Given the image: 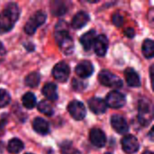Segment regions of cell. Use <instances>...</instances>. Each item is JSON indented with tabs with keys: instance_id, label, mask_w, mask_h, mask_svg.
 <instances>
[{
	"instance_id": "1",
	"label": "cell",
	"mask_w": 154,
	"mask_h": 154,
	"mask_svg": "<svg viewBox=\"0 0 154 154\" xmlns=\"http://www.w3.org/2000/svg\"><path fill=\"white\" fill-rule=\"evenodd\" d=\"M20 15L19 6L15 3L8 4L0 13V33L12 30Z\"/></svg>"
},
{
	"instance_id": "2",
	"label": "cell",
	"mask_w": 154,
	"mask_h": 154,
	"mask_svg": "<svg viewBox=\"0 0 154 154\" xmlns=\"http://www.w3.org/2000/svg\"><path fill=\"white\" fill-rule=\"evenodd\" d=\"M54 35L61 51L67 55L71 54L74 50V43L72 38L69 34L68 25L65 21H60L57 23Z\"/></svg>"
},
{
	"instance_id": "3",
	"label": "cell",
	"mask_w": 154,
	"mask_h": 154,
	"mask_svg": "<svg viewBox=\"0 0 154 154\" xmlns=\"http://www.w3.org/2000/svg\"><path fill=\"white\" fill-rule=\"evenodd\" d=\"M98 79L102 85L108 87V88H121L123 87L122 79L107 69H104L100 71L98 75Z\"/></svg>"
},
{
	"instance_id": "4",
	"label": "cell",
	"mask_w": 154,
	"mask_h": 154,
	"mask_svg": "<svg viewBox=\"0 0 154 154\" xmlns=\"http://www.w3.org/2000/svg\"><path fill=\"white\" fill-rule=\"evenodd\" d=\"M46 18H47V15L42 11L36 12L27 21V23L24 26V32L27 34H33L36 32L37 28L44 23V22L46 21Z\"/></svg>"
},
{
	"instance_id": "5",
	"label": "cell",
	"mask_w": 154,
	"mask_h": 154,
	"mask_svg": "<svg viewBox=\"0 0 154 154\" xmlns=\"http://www.w3.org/2000/svg\"><path fill=\"white\" fill-rule=\"evenodd\" d=\"M139 121L143 125H148L152 118V107L149 100L143 99L139 102Z\"/></svg>"
},
{
	"instance_id": "6",
	"label": "cell",
	"mask_w": 154,
	"mask_h": 154,
	"mask_svg": "<svg viewBox=\"0 0 154 154\" xmlns=\"http://www.w3.org/2000/svg\"><path fill=\"white\" fill-rule=\"evenodd\" d=\"M105 102H106V106H110L111 108L118 109V108L123 107L125 105L126 100H125V97L122 93L115 90V91L110 92L106 96Z\"/></svg>"
},
{
	"instance_id": "7",
	"label": "cell",
	"mask_w": 154,
	"mask_h": 154,
	"mask_svg": "<svg viewBox=\"0 0 154 154\" xmlns=\"http://www.w3.org/2000/svg\"><path fill=\"white\" fill-rule=\"evenodd\" d=\"M68 111L72 116V118L78 121L84 119L87 115V110L84 104L77 100H73L69 104Z\"/></svg>"
},
{
	"instance_id": "8",
	"label": "cell",
	"mask_w": 154,
	"mask_h": 154,
	"mask_svg": "<svg viewBox=\"0 0 154 154\" xmlns=\"http://www.w3.org/2000/svg\"><path fill=\"white\" fill-rule=\"evenodd\" d=\"M70 69L69 66L65 61H60L57 63L53 69H52V75L60 82H65L69 77Z\"/></svg>"
},
{
	"instance_id": "9",
	"label": "cell",
	"mask_w": 154,
	"mask_h": 154,
	"mask_svg": "<svg viewBox=\"0 0 154 154\" xmlns=\"http://www.w3.org/2000/svg\"><path fill=\"white\" fill-rule=\"evenodd\" d=\"M122 148L126 153H135L138 152L140 148V143L136 137L129 134V135H125L122 139Z\"/></svg>"
},
{
	"instance_id": "10",
	"label": "cell",
	"mask_w": 154,
	"mask_h": 154,
	"mask_svg": "<svg viewBox=\"0 0 154 154\" xmlns=\"http://www.w3.org/2000/svg\"><path fill=\"white\" fill-rule=\"evenodd\" d=\"M111 125L116 133L121 134H126L129 131V125L126 120L119 115H115L111 117Z\"/></svg>"
},
{
	"instance_id": "11",
	"label": "cell",
	"mask_w": 154,
	"mask_h": 154,
	"mask_svg": "<svg viewBox=\"0 0 154 154\" xmlns=\"http://www.w3.org/2000/svg\"><path fill=\"white\" fill-rule=\"evenodd\" d=\"M89 139H90L91 143L97 148L104 147L106 145V134L99 128H94L90 131Z\"/></svg>"
},
{
	"instance_id": "12",
	"label": "cell",
	"mask_w": 154,
	"mask_h": 154,
	"mask_svg": "<svg viewBox=\"0 0 154 154\" xmlns=\"http://www.w3.org/2000/svg\"><path fill=\"white\" fill-rule=\"evenodd\" d=\"M75 71L77 73L78 76H79L82 79H87L88 77H90L93 72H94V67L92 65V63L88 60H83L81 62H79L76 69Z\"/></svg>"
},
{
	"instance_id": "13",
	"label": "cell",
	"mask_w": 154,
	"mask_h": 154,
	"mask_svg": "<svg viewBox=\"0 0 154 154\" xmlns=\"http://www.w3.org/2000/svg\"><path fill=\"white\" fill-rule=\"evenodd\" d=\"M94 50L97 55L103 57L106 55L107 48H108V40L106 35L101 34L97 36L95 40V42L93 44Z\"/></svg>"
},
{
	"instance_id": "14",
	"label": "cell",
	"mask_w": 154,
	"mask_h": 154,
	"mask_svg": "<svg viewBox=\"0 0 154 154\" xmlns=\"http://www.w3.org/2000/svg\"><path fill=\"white\" fill-rule=\"evenodd\" d=\"M88 104L90 110L97 115L104 114L107 108V106H106L105 100H103L102 98H99V97H93V98L89 99Z\"/></svg>"
},
{
	"instance_id": "15",
	"label": "cell",
	"mask_w": 154,
	"mask_h": 154,
	"mask_svg": "<svg viewBox=\"0 0 154 154\" xmlns=\"http://www.w3.org/2000/svg\"><path fill=\"white\" fill-rule=\"evenodd\" d=\"M88 21H89L88 14L84 11H80V12L77 13L74 15V17L72 18L71 26L73 29L79 30V29H81L82 27H84L88 23Z\"/></svg>"
},
{
	"instance_id": "16",
	"label": "cell",
	"mask_w": 154,
	"mask_h": 154,
	"mask_svg": "<svg viewBox=\"0 0 154 154\" xmlns=\"http://www.w3.org/2000/svg\"><path fill=\"white\" fill-rule=\"evenodd\" d=\"M125 77L126 83L132 88H138L141 86V79L138 73L132 68H128L125 70Z\"/></svg>"
},
{
	"instance_id": "17",
	"label": "cell",
	"mask_w": 154,
	"mask_h": 154,
	"mask_svg": "<svg viewBox=\"0 0 154 154\" xmlns=\"http://www.w3.org/2000/svg\"><path fill=\"white\" fill-rule=\"evenodd\" d=\"M96 38H97V32L95 30L88 31L80 37L79 41H80L81 45L85 49V51H89L93 47Z\"/></svg>"
},
{
	"instance_id": "18",
	"label": "cell",
	"mask_w": 154,
	"mask_h": 154,
	"mask_svg": "<svg viewBox=\"0 0 154 154\" xmlns=\"http://www.w3.org/2000/svg\"><path fill=\"white\" fill-rule=\"evenodd\" d=\"M32 127L34 131L42 135H45L50 132V125L43 118L37 117L32 122Z\"/></svg>"
},
{
	"instance_id": "19",
	"label": "cell",
	"mask_w": 154,
	"mask_h": 154,
	"mask_svg": "<svg viewBox=\"0 0 154 154\" xmlns=\"http://www.w3.org/2000/svg\"><path fill=\"white\" fill-rule=\"evenodd\" d=\"M42 95L51 101H55L58 98V90L57 86L53 83H47L42 88Z\"/></svg>"
},
{
	"instance_id": "20",
	"label": "cell",
	"mask_w": 154,
	"mask_h": 154,
	"mask_svg": "<svg viewBox=\"0 0 154 154\" xmlns=\"http://www.w3.org/2000/svg\"><path fill=\"white\" fill-rule=\"evenodd\" d=\"M23 142L17 138H13L8 142L7 144V150L11 153H19L23 150Z\"/></svg>"
},
{
	"instance_id": "21",
	"label": "cell",
	"mask_w": 154,
	"mask_h": 154,
	"mask_svg": "<svg viewBox=\"0 0 154 154\" xmlns=\"http://www.w3.org/2000/svg\"><path fill=\"white\" fill-rule=\"evenodd\" d=\"M143 54L147 59L153 58L154 55V43L151 39H147L143 43Z\"/></svg>"
},
{
	"instance_id": "22",
	"label": "cell",
	"mask_w": 154,
	"mask_h": 154,
	"mask_svg": "<svg viewBox=\"0 0 154 154\" xmlns=\"http://www.w3.org/2000/svg\"><path fill=\"white\" fill-rule=\"evenodd\" d=\"M23 106L27 109H32L36 105V97L32 92H27L22 97Z\"/></svg>"
},
{
	"instance_id": "23",
	"label": "cell",
	"mask_w": 154,
	"mask_h": 154,
	"mask_svg": "<svg viewBox=\"0 0 154 154\" xmlns=\"http://www.w3.org/2000/svg\"><path fill=\"white\" fill-rule=\"evenodd\" d=\"M51 11L53 14L59 16V15H63L66 11H67V7L64 5L63 2L60 1H54L51 2Z\"/></svg>"
},
{
	"instance_id": "24",
	"label": "cell",
	"mask_w": 154,
	"mask_h": 154,
	"mask_svg": "<svg viewBox=\"0 0 154 154\" xmlns=\"http://www.w3.org/2000/svg\"><path fill=\"white\" fill-rule=\"evenodd\" d=\"M40 74L38 72H32L24 79L25 85L28 86L29 88H36L40 84Z\"/></svg>"
},
{
	"instance_id": "25",
	"label": "cell",
	"mask_w": 154,
	"mask_h": 154,
	"mask_svg": "<svg viewBox=\"0 0 154 154\" xmlns=\"http://www.w3.org/2000/svg\"><path fill=\"white\" fill-rule=\"evenodd\" d=\"M38 110L41 113H42L48 116H51L54 113L51 105L48 101H45V100H42L38 104Z\"/></svg>"
},
{
	"instance_id": "26",
	"label": "cell",
	"mask_w": 154,
	"mask_h": 154,
	"mask_svg": "<svg viewBox=\"0 0 154 154\" xmlns=\"http://www.w3.org/2000/svg\"><path fill=\"white\" fill-rule=\"evenodd\" d=\"M11 101V97L9 93L3 88H0V107L6 106Z\"/></svg>"
},
{
	"instance_id": "27",
	"label": "cell",
	"mask_w": 154,
	"mask_h": 154,
	"mask_svg": "<svg viewBox=\"0 0 154 154\" xmlns=\"http://www.w3.org/2000/svg\"><path fill=\"white\" fill-rule=\"evenodd\" d=\"M61 154H81L80 152L74 148L72 145L69 144V145H63L62 146V150H61Z\"/></svg>"
},
{
	"instance_id": "28",
	"label": "cell",
	"mask_w": 154,
	"mask_h": 154,
	"mask_svg": "<svg viewBox=\"0 0 154 154\" xmlns=\"http://www.w3.org/2000/svg\"><path fill=\"white\" fill-rule=\"evenodd\" d=\"M112 21H113V23L118 27L124 24V17L120 14H115L112 17Z\"/></svg>"
},
{
	"instance_id": "29",
	"label": "cell",
	"mask_w": 154,
	"mask_h": 154,
	"mask_svg": "<svg viewBox=\"0 0 154 154\" xmlns=\"http://www.w3.org/2000/svg\"><path fill=\"white\" fill-rule=\"evenodd\" d=\"M87 84L83 80H78V79H73L72 81V87L76 90H82L86 88Z\"/></svg>"
},
{
	"instance_id": "30",
	"label": "cell",
	"mask_w": 154,
	"mask_h": 154,
	"mask_svg": "<svg viewBox=\"0 0 154 154\" xmlns=\"http://www.w3.org/2000/svg\"><path fill=\"white\" fill-rule=\"evenodd\" d=\"M125 33L127 35V37H129V38H133L134 36V29L133 28H128V29H126L125 31Z\"/></svg>"
},
{
	"instance_id": "31",
	"label": "cell",
	"mask_w": 154,
	"mask_h": 154,
	"mask_svg": "<svg viewBox=\"0 0 154 154\" xmlns=\"http://www.w3.org/2000/svg\"><path fill=\"white\" fill-rule=\"evenodd\" d=\"M4 53H5V48H4L3 43L0 42V55H2V54H4Z\"/></svg>"
},
{
	"instance_id": "32",
	"label": "cell",
	"mask_w": 154,
	"mask_h": 154,
	"mask_svg": "<svg viewBox=\"0 0 154 154\" xmlns=\"http://www.w3.org/2000/svg\"><path fill=\"white\" fill-rule=\"evenodd\" d=\"M143 154H153V153H152V152H150V151H145V152H144Z\"/></svg>"
},
{
	"instance_id": "33",
	"label": "cell",
	"mask_w": 154,
	"mask_h": 154,
	"mask_svg": "<svg viewBox=\"0 0 154 154\" xmlns=\"http://www.w3.org/2000/svg\"><path fill=\"white\" fill-rule=\"evenodd\" d=\"M25 154H32V153H25Z\"/></svg>"
}]
</instances>
